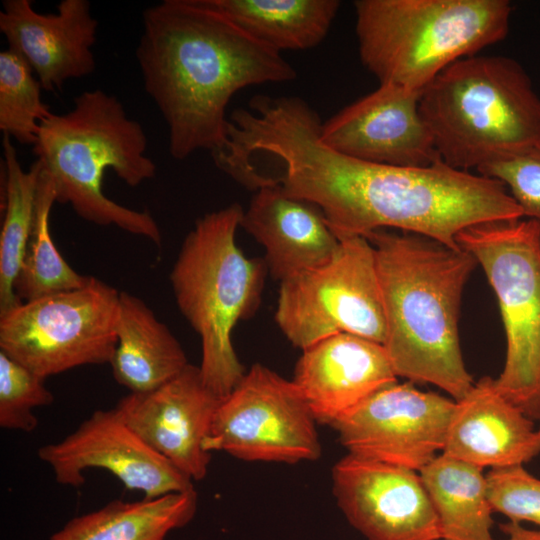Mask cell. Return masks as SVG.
I'll list each match as a JSON object with an SVG mask.
<instances>
[{"mask_svg": "<svg viewBox=\"0 0 540 540\" xmlns=\"http://www.w3.org/2000/svg\"><path fill=\"white\" fill-rule=\"evenodd\" d=\"M322 121L301 98L279 97L248 126L245 151L278 167L268 176L289 195L318 206L338 239L396 228L460 249L470 226L518 220L523 212L503 183L443 160L401 167L355 159L327 146Z\"/></svg>", "mask_w": 540, "mask_h": 540, "instance_id": "cell-1", "label": "cell"}, {"mask_svg": "<svg viewBox=\"0 0 540 540\" xmlns=\"http://www.w3.org/2000/svg\"><path fill=\"white\" fill-rule=\"evenodd\" d=\"M136 58L146 93L167 123L169 153L220 151L227 106L239 90L293 80L281 55L204 0H164L143 12Z\"/></svg>", "mask_w": 540, "mask_h": 540, "instance_id": "cell-2", "label": "cell"}, {"mask_svg": "<svg viewBox=\"0 0 540 540\" xmlns=\"http://www.w3.org/2000/svg\"><path fill=\"white\" fill-rule=\"evenodd\" d=\"M365 238L375 252L386 321L383 346L396 375L462 399L474 381L463 360L458 317L477 260L462 248L410 232L378 229Z\"/></svg>", "mask_w": 540, "mask_h": 540, "instance_id": "cell-3", "label": "cell"}, {"mask_svg": "<svg viewBox=\"0 0 540 540\" xmlns=\"http://www.w3.org/2000/svg\"><path fill=\"white\" fill-rule=\"evenodd\" d=\"M33 151L53 182L56 202L70 204L82 219L114 225L161 244V232L147 211L122 206L103 192V176L111 169L135 187L156 174L147 156L142 125L122 103L102 89L86 90L65 113H51L40 126Z\"/></svg>", "mask_w": 540, "mask_h": 540, "instance_id": "cell-4", "label": "cell"}, {"mask_svg": "<svg viewBox=\"0 0 540 540\" xmlns=\"http://www.w3.org/2000/svg\"><path fill=\"white\" fill-rule=\"evenodd\" d=\"M419 107L441 159L460 170L540 145V97L509 57L456 61L422 90Z\"/></svg>", "mask_w": 540, "mask_h": 540, "instance_id": "cell-5", "label": "cell"}, {"mask_svg": "<svg viewBox=\"0 0 540 540\" xmlns=\"http://www.w3.org/2000/svg\"><path fill=\"white\" fill-rule=\"evenodd\" d=\"M243 213L234 203L197 219L169 275L178 309L201 340L202 379L221 399L246 373L231 335L257 310L268 272L265 260L246 257L236 243Z\"/></svg>", "mask_w": 540, "mask_h": 540, "instance_id": "cell-6", "label": "cell"}, {"mask_svg": "<svg viewBox=\"0 0 540 540\" xmlns=\"http://www.w3.org/2000/svg\"><path fill=\"white\" fill-rule=\"evenodd\" d=\"M359 56L380 84L422 90L508 34L507 0H357Z\"/></svg>", "mask_w": 540, "mask_h": 540, "instance_id": "cell-7", "label": "cell"}, {"mask_svg": "<svg viewBox=\"0 0 540 540\" xmlns=\"http://www.w3.org/2000/svg\"><path fill=\"white\" fill-rule=\"evenodd\" d=\"M456 242L482 266L500 306L507 350L496 388L540 421V222L480 223L460 231Z\"/></svg>", "mask_w": 540, "mask_h": 540, "instance_id": "cell-8", "label": "cell"}, {"mask_svg": "<svg viewBox=\"0 0 540 540\" xmlns=\"http://www.w3.org/2000/svg\"><path fill=\"white\" fill-rule=\"evenodd\" d=\"M119 299L115 288L90 276L82 287L21 302L0 315V351L43 379L110 363Z\"/></svg>", "mask_w": 540, "mask_h": 540, "instance_id": "cell-9", "label": "cell"}, {"mask_svg": "<svg viewBox=\"0 0 540 540\" xmlns=\"http://www.w3.org/2000/svg\"><path fill=\"white\" fill-rule=\"evenodd\" d=\"M339 240L329 261L280 282L275 320L301 350L339 333L384 344L386 321L374 248L363 236Z\"/></svg>", "mask_w": 540, "mask_h": 540, "instance_id": "cell-10", "label": "cell"}, {"mask_svg": "<svg viewBox=\"0 0 540 540\" xmlns=\"http://www.w3.org/2000/svg\"><path fill=\"white\" fill-rule=\"evenodd\" d=\"M316 422L292 380L254 364L220 402L204 448L245 461H314L321 455Z\"/></svg>", "mask_w": 540, "mask_h": 540, "instance_id": "cell-11", "label": "cell"}, {"mask_svg": "<svg viewBox=\"0 0 540 540\" xmlns=\"http://www.w3.org/2000/svg\"><path fill=\"white\" fill-rule=\"evenodd\" d=\"M454 407L455 400L396 382L331 426L349 454L419 472L442 453Z\"/></svg>", "mask_w": 540, "mask_h": 540, "instance_id": "cell-12", "label": "cell"}, {"mask_svg": "<svg viewBox=\"0 0 540 540\" xmlns=\"http://www.w3.org/2000/svg\"><path fill=\"white\" fill-rule=\"evenodd\" d=\"M55 480L79 488L84 472L100 468L145 498L194 489L193 481L149 446L115 408L97 410L59 442L38 449Z\"/></svg>", "mask_w": 540, "mask_h": 540, "instance_id": "cell-13", "label": "cell"}, {"mask_svg": "<svg viewBox=\"0 0 540 540\" xmlns=\"http://www.w3.org/2000/svg\"><path fill=\"white\" fill-rule=\"evenodd\" d=\"M332 489L348 522L367 540H441L418 471L348 453L332 469Z\"/></svg>", "mask_w": 540, "mask_h": 540, "instance_id": "cell-14", "label": "cell"}, {"mask_svg": "<svg viewBox=\"0 0 540 540\" xmlns=\"http://www.w3.org/2000/svg\"><path fill=\"white\" fill-rule=\"evenodd\" d=\"M421 92L379 84L322 122V141L362 161L426 167L442 160L419 107Z\"/></svg>", "mask_w": 540, "mask_h": 540, "instance_id": "cell-15", "label": "cell"}, {"mask_svg": "<svg viewBox=\"0 0 540 540\" xmlns=\"http://www.w3.org/2000/svg\"><path fill=\"white\" fill-rule=\"evenodd\" d=\"M221 401L204 383L200 368L189 363L163 385L129 393L114 408L149 446L199 481L208 472L211 453L204 442Z\"/></svg>", "mask_w": 540, "mask_h": 540, "instance_id": "cell-16", "label": "cell"}, {"mask_svg": "<svg viewBox=\"0 0 540 540\" xmlns=\"http://www.w3.org/2000/svg\"><path fill=\"white\" fill-rule=\"evenodd\" d=\"M2 7L0 31L8 47L27 61L44 90H61L67 80L93 73L98 21L89 1L62 0L48 14L30 0H4Z\"/></svg>", "mask_w": 540, "mask_h": 540, "instance_id": "cell-17", "label": "cell"}, {"mask_svg": "<svg viewBox=\"0 0 540 540\" xmlns=\"http://www.w3.org/2000/svg\"><path fill=\"white\" fill-rule=\"evenodd\" d=\"M292 381L315 420L332 425L397 375L383 344L339 333L302 350Z\"/></svg>", "mask_w": 540, "mask_h": 540, "instance_id": "cell-18", "label": "cell"}, {"mask_svg": "<svg viewBox=\"0 0 540 540\" xmlns=\"http://www.w3.org/2000/svg\"><path fill=\"white\" fill-rule=\"evenodd\" d=\"M442 454L482 469L519 466L540 454V436L485 376L455 401Z\"/></svg>", "mask_w": 540, "mask_h": 540, "instance_id": "cell-19", "label": "cell"}, {"mask_svg": "<svg viewBox=\"0 0 540 540\" xmlns=\"http://www.w3.org/2000/svg\"><path fill=\"white\" fill-rule=\"evenodd\" d=\"M241 227L264 247L268 272L280 282L326 263L340 245L318 206L277 183L255 191Z\"/></svg>", "mask_w": 540, "mask_h": 540, "instance_id": "cell-20", "label": "cell"}, {"mask_svg": "<svg viewBox=\"0 0 540 540\" xmlns=\"http://www.w3.org/2000/svg\"><path fill=\"white\" fill-rule=\"evenodd\" d=\"M188 364L181 344L151 308L139 297L120 292L116 347L110 361L115 381L130 393L148 392Z\"/></svg>", "mask_w": 540, "mask_h": 540, "instance_id": "cell-21", "label": "cell"}, {"mask_svg": "<svg viewBox=\"0 0 540 540\" xmlns=\"http://www.w3.org/2000/svg\"><path fill=\"white\" fill-rule=\"evenodd\" d=\"M195 489L138 501L114 500L69 520L49 540H167L197 511Z\"/></svg>", "mask_w": 540, "mask_h": 540, "instance_id": "cell-22", "label": "cell"}, {"mask_svg": "<svg viewBox=\"0 0 540 540\" xmlns=\"http://www.w3.org/2000/svg\"><path fill=\"white\" fill-rule=\"evenodd\" d=\"M253 38L281 53L317 46L340 7L337 0H204Z\"/></svg>", "mask_w": 540, "mask_h": 540, "instance_id": "cell-23", "label": "cell"}, {"mask_svg": "<svg viewBox=\"0 0 540 540\" xmlns=\"http://www.w3.org/2000/svg\"><path fill=\"white\" fill-rule=\"evenodd\" d=\"M483 470L441 453L419 471L439 520L441 540H495Z\"/></svg>", "mask_w": 540, "mask_h": 540, "instance_id": "cell-24", "label": "cell"}, {"mask_svg": "<svg viewBox=\"0 0 540 540\" xmlns=\"http://www.w3.org/2000/svg\"><path fill=\"white\" fill-rule=\"evenodd\" d=\"M1 159L0 315L19 305L15 282L30 237L40 173L36 160L28 171L21 166L12 139L3 135Z\"/></svg>", "mask_w": 540, "mask_h": 540, "instance_id": "cell-25", "label": "cell"}, {"mask_svg": "<svg viewBox=\"0 0 540 540\" xmlns=\"http://www.w3.org/2000/svg\"><path fill=\"white\" fill-rule=\"evenodd\" d=\"M54 202L56 193L53 182L41 166L33 225L22 267L15 282V294L21 302L76 289L87 284L90 279V276L77 273L53 242L49 216Z\"/></svg>", "mask_w": 540, "mask_h": 540, "instance_id": "cell-26", "label": "cell"}, {"mask_svg": "<svg viewBox=\"0 0 540 540\" xmlns=\"http://www.w3.org/2000/svg\"><path fill=\"white\" fill-rule=\"evenodd\" d=\"M41 83L15 50L0 52V130L21 144L34 145L41 123L52 113L41 98Z\"/></svg>", "mask_w": 540, "mask_h": 540, "instance_id": "cell-27", "label": "cell"}, {"mask_svg": "<svg viewBox=\"0 0 540 540\" xmlns=\"http://www.w3.org/2000/svg\"><path fill=\"white\" fill-rule=\"evenodd\" d=\"M45 379L0 351V426L8 430L32 432L38 425L33 413L50 405L53 394Z\"/></svg>", "mask_w": 540, "mask_h": 540, "instance_id": "cell-28", "label": "cell"}, {"mask_svg": "<svg viewBox=\"0 0 540 540\" xmlns=\"http://www.w3.org/2000/svg\"><path fill=\"white\" fill-rule=\"evenodd\" d=\"M488 497L494 512L509 521L529 522L540 529V479L523 465L492 469L486 474Z\"/></svg>", "mask_w": 540, "mask_h": 540, "instance_id": "cell-29", "label": "cell"}, {"mask_svg": "<svg viewBox=\"0 0 540 540\" xmlns=\"http://www.w3.org/2000/svg\"><path fill=\"white\" fill-rule=\"evenodd\" d=\"M477 172L503 183L523 216L540 222V145L485 165Z\"/></svg>", "mask_w": 540, "mask_h": 540, "instance_id": "cell-30", "label": "cell"}, {"mask_svg": "<svg viewBox=\"0 0 540 540\" xmlns=\"http://www.w3.org/2000/svg\"><path fill=\"white\" fill-rule=\"evenodd\" d=\"M501 531L505 534L502 540H540V529H531L522 523L508 521L500 525Z\"/></svg>", "mask_w": 540, "mask_h": 540, "instance_id": "cell-31", "label": "cell"}, {"mask_svg": "<svg viewBox=\"0 0 540 540\" xmlns=\"http://www.w3.org/2000/svg\"><path fill=\"white\" fill-rule=\"evenodd\" d=\"M537 431H538V434H539V436H540V426H539V428L537 429Z\"/></svg>", "mask_w": 540, "mask_h": 540, "instance_id": "cell-32", "label": "cell"}]
</instances>
